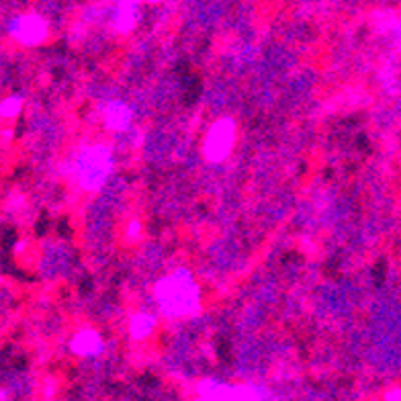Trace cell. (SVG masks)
Segmentation results:
<instances>
[{"label": "cell", "mask_w": 401, "mask_h": 401, "mask_svg": "<svg viewBox=\"0 0 401 401\" xmlns=\"http://www.w3.org/2000/svg\"><path fill=\"white\" fill-rule=\"evenodd\" d=\"M156 297L164 314L181 318L199 307V289L187 270H178L162 279L156 287Z\"/></svg>", "instance_id": "cell-1"}, {"label": "cell", "mask_w": 401, "mask_h": 401, "mask_svg": "<svg viewBox=\"0 0 401 401\" xmlns=\"http://www.w3.org/2000/svg\"><path fill=\"white\" fill-rule=\"evenodd\" d=\"M111 172V156L105 148H88L78 158V178L84 188H97Z\"/></svg>", "instance_id": "cell-2"}, {"label": "cell", "mask_w": 401, "mask_h": 401, "mask_svg": "<svg viewBox=\"0 0 401 401\" xmlns=\"http://www.w3.org/2000/svg\"><path fill=\"white\" fill-rule=\"evenodd\" d=\"M234 134H236L234 121H230V119L217 121L211 127L209 135H207V141H205L207 158L213 162L223 160L227 156V152L232 150V146H234Z\"/></svg>", "instance_id": "cell-3"}, {"label": "cell", "mask_w": 401, "mask_h": 401, "mask_svg": "<svg viewBox=\"0 0 401 401\" xmlns=\"http://www.w3.org/2000/svg\"><path fill=\"white\" fill-rule=\"evenodd\" d=\"M13 35L23 43H37L45 37V23L37 17H23L15 21Z\"/></svg>", "instance_id": "cell-4"}, {"label": "cell", "mask_w": 401, "mask_h": 401, "mask_svg": "<svg viewBox=\"0 0 401 401\" xmlns=\"http://www.w3.org/2000/svg\"><path fill=\"white\" fill-rule=\"evenodd\" d=\"M129 119H132V111L125 107V105H121V103H113V105H108L107 125L111 129H115V132L125 129L127 123H129Z\"/></svg>", "instance_id": "cell-5"}, {"label": "cell", "mask_w": 401, "mask_h": 401, "mask_svg": "<svg viewBox=\"0 0 401 401\" xmlns=\"http://www.w3.org/2000/svg\"><path fill=\"white\" fill-rule=\"evenodd\" d=\"M72 346L78 354H94L101 350V338L94 332H82L80 336H76Z\"/></svg>", "instance_id": "cell-6"}, {"label": "cell", "mask_w": 401, "mask_h": 401, "mask_svg": "<svg viewBox=\"0 0 401 401\" xmlns=\"http://www.w3.org/2000/svg\"><path fill=\"white\" fill-rule=\"evenodd\" d=\"M154 328V320L152 318H148V316H137L132 323V332H134L135 338H141V336H146L150 330Z\"/></svg>", "instance_id": "cell-7"}, {"label": "cell", "mask_w": 401, "mask_h": 401, "mask_svg": "<svg viewBox=\"0 0 401 401\" xmlns=\"http://www.w3.org/2000/svg\"><path fill=\"white\" fill-rule=\"evenodd\" d=\"M19 111H21V99H17V97L6 99V101L0 105V115H2V117H15Z\"/></svg>", "instance_id": "cell-8"}, {"label": "cell", "mask_w": 401, "mask_h": 401, "mask_svg": "<svg viewBox=\"0 0 401 401\" xmlns=\"http://www.w3.org/2000/svg\"><path fill=\"white\" fill-rule=\"evenodd\" d=\"M199 401H205V400H199Z\"/></svg>", "instance_id": "cell-9"}]
</instances>
